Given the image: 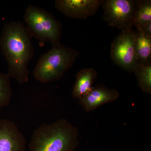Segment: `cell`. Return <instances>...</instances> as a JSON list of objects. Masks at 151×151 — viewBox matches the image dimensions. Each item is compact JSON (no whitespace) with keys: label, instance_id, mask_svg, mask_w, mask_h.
<instances>
[{"label":"cell","instance_id":"obj_1","mask_svg":"<svg viewBox=\"0 0 151 151\" xmlns=\"http://www.w3.org/2000/svg\"><path fill=\"white\" fill-rule=\"evenodd\" d=\"M0 48L8 65L7 74L20 84L29 81L28 64L34 55L31 36L20 22L6 23L0 37Z\"/></svg>","mask_w":151,"mask_h":151},{"label":"cell","instance_id":"obj_2","mask_svg":"<svg viewBox=\"0 0 151 151\" xmlns=\"http://www.w3.org/2000/svg\"><path fill=\"white\" fill-rule=\"evenodd\" d=\"M78 132L65 119L42 125L35 130L29 151H75Z\"/></svg>","mask_w":151,"mask_h":151},{"label":"cell","instance_id":"obj_3","mask_svg":"<svg viewBox=\"0 0 151 151\" xmlns=\"http://www.w3.org/2000/svg\"><path fill=\"white\" fill-rule=\"evenodd\" d=\"M78 55L76 50L60 43L52 45L39 59L33 73L34 77L42 83L59 80L73 66Z\"/></svg>","mask_w":151,"mask_h":151},{"label":"cell","instance_id":"obj_4","mask_svg":"<svg viewBox=\"0 0 151 151\" xmlns=\"http://www.w3.org/2000/svg\"><path fill=\"white\" fill-rule=\"evenodd\" d=\"M24 19L30 35L38 40L41 46L46 42L52 45L60 43V25L48 12L29 5L26 10Z\"/></svg>","mask_w":151,"mask_h":151},{"label":"cell","instance_id":"obj_5","mask_svg":"<svg viewBox=\"0 0 151 151\" xmlns=\"http://www.w3.org/2000/svg\"><path fill=\"white\" fill-rule=\"evenodd\" d=\"M137 3L132 0L104 1L103 18L112 27L122 31L132 29Z\"/></svg>","mask_w":151,"mask_h":151},{"label":"cell","instance_id":"obj_6","mask_svg":"<svg viewBox=\"0 0 151 151\" xmlns=\"http://www.w3.org/2000/svg\"><path fill=\"white\" fill-rule=\"evenodd\" d=\"M136 32L122 31L112 42L111 55L113 62L123 69L132 72L138 64L135 47Z\"/></svg>","mask_w":151,"mask_h":151},{"label":"cell","instance_id":"obj_7","mask_svg":"<svg viewBox=\"0 0 151 151\" xmlns=\"http://www.w3.org/2000/svg\"><path fill=\"white\" fill-rule=\"evenodd\" d=\"M103 1L102 0H56L55 6L66 16L85 19L95 14Z\"/></svg>","mask_w":151,"mask_h":151},{"label":"cell","instance_id":"obj_8","mask_svg":"<svg viewBox=\"0 0 151 151\" xmlns=\"http://www.w3.org/2000/svg\"><path fill=\"white\" fill-rule=\"evenodd\" d=\"M26 140L16 124L0 119V151H26Z\"/></svg>","mask_w":151,"mask_h":151},{"label":"cell","instance_id":"obj_9","mask_svg":"<svg viewBox=\"0 0 151 151\" xmlns=\"http://www.w3.org/2000/svg\"><path fill=\"white\" fill-rule=\"evenodd\" d=\"M119 96L115 89L103 86L93 87L92 90L80 99V103L86 111H93L100 105L115 101Z\"/></svg>","mask_w":151,"mask_h":151},{"label":"cell","instance_id":"obj_10","mask_svg":"<svg viewBox=\"0 0 151 151\" xmlns=\"http://www.w3.org/2000/svg\"><path fill=\"white\" fill-rule=\"evenodd\" d=\"M97 72L94 68H84L79 70L76 76L72 95L80 100L89 93L93 87L92 85L97 77Z\"/></svg>","mask_w":151,"mask_h":151},{"label":"cell","instance_id":"obj_11","mask_svg":"<svg viewBox=\"0 0 151 151\" xmlns=\"http://www.w3.org/2000/svg\"><path fill=\"white\" fill-rule=\"evenodd\" d=\"M135 47L138 64H151V37L136 32Z\"/></svg>","mask_w":151,"mask_h":151},{"label":"cell","instance_id":"obj_12","mask_svg":"<svg viewBox=\"0 0 151 151\" xmlns=\"http://www.w3.org/2000/svg\"><path fill=\"white\" fill-rule=\"evenodd\" d=\"M137 77L139 86L144 92H151V65L137 64L134 71Z\"/></svg>","mask_w":151,"mask_h":151},{"label":"cell","instance_id":"obj_13","mask_svg":"<svg viewBox=\"0 0 151 151\" xmlns=\"http://www.w3.org/2000/svg\"><path fill=\"white\" fill-rule=\"evenodd\" d=\"M151 22V1H138L134 25L137 28Z\"/></svg>","mask_w":151,"mask_h":151},{"label":"cell","instance_id":"obj_14","mask_svg":"<svg viewBox=\"0 0 151 151\" xmlns=\"http://www.w3.org/2000/svg\"><path fill=\"white\" fill-rule=\"evenodd\" d=\"M9 76L0 72V109L8 106L12 99V87Z\"/></svg>","mask_w":151,"mask_h":151},{"label":"cell","instance_id":"obj_15","mask_svg":"<svg viewBox=\"0 0 151 151\" xmlns=\"http://www.w3.org/2000/svg\"><path fill=\"white\" fill-rule=\"evenodd\" d=\"M138 32L147 36L151 37V22L138 28Z\"/></svg>","mask_w":151,"mask_h":151}]
</instances>
